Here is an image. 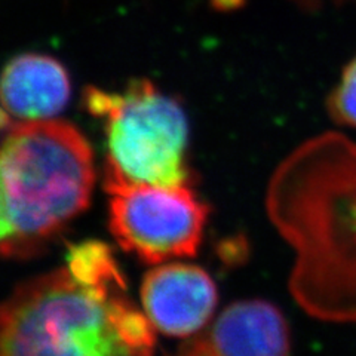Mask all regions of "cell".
I'll use <instances>...</instances> for the list:
<instances>
[{"label": "cell", "mask_w": 356, "mask_h": 356, "mask_svg": "<svg viewBox=\"0 0 356 356\" xmlns=\"http://www.w3.org/2000/svg\"><path fill=\"white\" fill-rule=\"evenodd\" d=\"M124 285L86 284L61 267L0 303V356L150 355L154 328Z\"/></svg>", "instance_id": "obj_2"}, {"label": "cell", "mask_w": 356, "mask_h": 356, "mask_svg": "<svg viewBox=\"0 0 356 356\" xmlns=\"http://www.w3.org/2000/svg\"><path fill=\"white\" fill-rule=\"evenodd\" d=\"M144 314L156 331L188 339L204 330L218 303L217 285L202 267L168 263L154 267L141 284Z\"/></svg>", "instance_id": "obj_6"}, {"label": "cell", "mask_w": 356, "mask_h": 356, "mask_svg": "<svg viewBox=\"0 0 356 356\" xmlns=\"http://www.w3.org/2000/svg\"><path fill=\"white\" fill-rule=\"evenodd\" d=\"M70 95L69 72L57 58L36 52L17 55L0 74V129L54 119Z\"/></svg>", "instance_id": "obj_8"}, {"label": "cell", "mask_w": 356, "mask_h": 356, "mask_svg": "<svg viewBox=\"0 0 356 356\" xmlns=\"http://www.w3.org/2000/svg\"><path fill=\"white\" fill-rule=\"evenodd\" d=\"M266 211L296 252L294 302L318 321L356 324V141L324 132L297 146L270 178Z\"/></svg>", "instance_id": "obj_1"}, {"label": "cell", "mask_w": 356, "mask_h": 356, "mask_svg": "<svg viewBox=\"0 0 356 356\" xmlns=\"http://www.w3.org/2000/svg\"><path fill=\"white\" fill-rule=\"evenodd\" d=\"M211 6L220 13H232V10H236L245 5L247 0H209Z\"/></svg>", "instance_id": "obj_12"}, {"label": "cell", "mask_w": 356, "mask_h": 356, "mask_svg": "<svg viewBox=\"0 0 356 356\" xmlns=\"http://www.w3.org/2000/svg\"><path fill=\"white\" fill-rule=\"evenodd\" d=\"M291 328L282 310L261 298L239 300L195 336L180 353L192 356H284L291 352Z\"/></svg>", "instance_id": "obj_7"}, {"label": "cell", "mask_w": 356, "mask_h": 356, "mask_svg": "<svg viewBox=\"0 0 356 356\" xmlns=\"http://www.w3.org/2000/svg\"><path fill=\"white\" fill-rule=\"evenodd\" d=\"M94 181L92 149L69 122H21L0 144V186L15 242L58 233L88 208Z\"/></svg>", "instance_id": "obj_3"}, {"label": "cell", "mask_w": 356, "mask_h": 356, "mask_svg": "<svg viewBox=\"0 0 356 356\" xmlns=\"http://www.w3.org/2000/svg\"><path fill=\"white\" fill-rule=\"evenodd\" d=\"M65 260L67 269L86 284L127 286L113 252L103 242L85 241L73 245Z\"/></svg>", "instance_id": "obj_9"}, {"label": "cell", "mask_w": 356, "mask_h": 356, "mask_svg": "<svg viewBox=\"0 0 356 356\" xmlns=\"http://www.w3.org/2000/svg\"><path fill=\"white\" fill-rule=\"evenodd\" d=\"M104 187L108 227L122 250L150 264L197 254L209 208L191 186L104 181Z\"/></svg>", "instance_id": "obj_5"}, {"label": "cell", "mask_w": 356, "mask_h": 356, "mask_svg": "<svg viewBox=\"0 0 356 356\" xmlns=\"http://www.w3.org/2000/svg\"><path fill=\"white\" fill-rule=\"evenodd\" d=\"M83 102L89 113L104 120L106 181L191 186L188 124L177 99L140 79L124 92L88 88Z\"/></svg>", "instance_id": "obj_4"}, {"label": "cell", "mask_w": 356, "mask_h": 356, "mask_svg": "<svg viewBox=\"0 0 356 356\" xmlns=\"http://www.w3.org/2000/svg\"><path fill=\"white\" fill-rule=\"evenodd\" d=\"M13 242H15V229L9 216L3 188L0 186V247H13Z\"/></svg>", "instance_id": "obj_11"}, {"label": "cell", "mask_w": 356, "mask_h": 356, "mask_svg": "<svg viewBox=\"0 0 356 356\" xmlns=\"http://www.w3.org/2000/svg\"><path fill=\"white\" fill-rule=\"evenodd\" d=\"M327 111L337 125L356 129V57L344 67L339 83L328 95Z\"/></svg>", "instance_id": "obj_10"}]
</instances>
